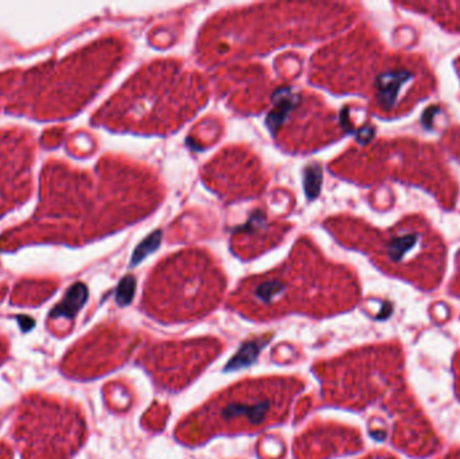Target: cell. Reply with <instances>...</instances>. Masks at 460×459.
<instances>
[{"instance_id": "cell-1", "label": "cell", "mask_w": 460, "mask_h": 459, "mask_svg": "<svg viewBox=\"0 0 460 459\" xmlns=\"http://www.w3.org/2000/svg\"><path fill=\"white\" fill-rule=\"evenodd\" d=\"M302 380L270 377L229 388L181 423L175 436L186 445L202 444L216 434L251 433L284 422Z\"/></svg>"}, {"instance_id": "cell-2", "label": "cell", "mask_w": 460, "mask_h": 459, "mask_svg": "<svg viewBox=\"0 0 460 459\" xmlns=\"http://www.w3.org/2000/svg\"><path fill=\"white\" fill-rule=\"evenodd\" d=\"M85 436V420L77 407L43 396L27 399L13 423V438L23 459H70Z\"/></svg>"}, {"instance_id": "cell-3", "label": "cell", "mask_w": 460, "mask_h": 459, "mask_svg": "<svg viewBox=\"0 0 460 459\" xmlns=\"http://www.w3.org/2000/svg\"><path fill=\"white\" fill-rule=\"evenodd\" d=\"M221 349L223 345L216 339L159 342L142 353L139 363L162 387L178 391L189 384Z\"/></svg>"}, {"instance_id": "cell-4", "label": "cell", "mask_w": 460, "mask_h": 459, "mask_svg": "<svg viewBox=\"0 0 460 459\" xmlns=\"http://www.w3.org/2000/svg\"><path fill=\"white\" fill-rule=\"evenodd\" d=\"M135 342L137 340L132 334L116 329H105L89 334L73 348L65 358L62 368L65 374L77 379L100 376L108 369L124 363L135 347Z\"/></svg>"}, {"instance_id": "cell-5", "label": "cell", "mask_w": 460, "mask_h": 459, "mask_svg": "<svg viewBox=\"0 0 460 459\" xmlns=\"http://www.w3.org/2000/svg\"><path fill=\"white\" fill-rule=\"evenodd\" d=\"M358 436L337 425H311L295 442L297 459H326L361 449Z\"/></svg>"}, {"instance_id": "cell-6", "label": "cell", "mask_w": 460, "mask_h": 459, "mask_svg": "<svg viewBox=\"0 0 460 459\" xmlns=\"http://www.w3.org/2000/svg\"><path fill=\"white\" fill-rule=\"evenodd\" d=\"M86 298H88V290L83 283L72 286L64 301L51 312V318L57 320V318L64 317L66 320H72L77 314L78 310L85 304Z\"/></svg>"}, {"instance_id": "cell-7", "label": "cell", "mask_w": 460, "mask_h": 459, "mask_svg": "<svg viewBox=\"0 0 460 459\" xmlns=\"http://www.w3.org/2000/svg\"><path fill=\"white\" fill-rule=\"evenodd\" d=\"M159 243H161V234L159 232H156V234H151L150 237H148L147 240H146L145 243H143L142 245H140L139 248H137V252H135L134 255V260H132V264H137L139 263L142 259H145L146 256L148 255V253L153 252V251L156 250V247H158Z\"/></svg>"}, {"instance_id": "cell-8", "label": "cell", "mask_w": 460, "mask_h": 459, "mask_svg": "<svg viewBox=\"0 0 460 459\" xmlns=\"http://www.w3.org/2000/svg\"><path fill=\"white\" fill-rule=\"evenodd\" d=\"M322 174L319 167L314 166L307 170L305 172V190H307L308 196L313 197L318 196L319 188H321Z\"/></svg>"}, {"instance_id": "cell-9", "label": "cell", "mask_w": 460, "mask_h": 459, "mask_svg": "<svg viewBox=\"0 0 460 459\" xmlns=\"http://www.w3.org/2000/svg\"><path fill=\"white\" fill-rule=\"evenodd\" d=\"M135 290V280L132 278H126L119 287L118 299L120 304H128L131 301Z\"/></svg>"}, {"instance_id": "cell-10", "label": "cell", "mask_w": 460, "mask_h": 459, "mask_svg": "<svg viewBox=\"0 0 460 459\" xmlns=\"http://www.w3.org/2000/svg\"><path fill=\"white\" fill-rule=\"evenodd\" d=\"M5 355H7V342L0 337V363L4 360Z\"/></svg>"}]
</instances>
